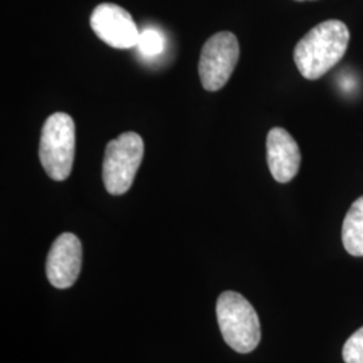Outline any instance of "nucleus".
<instances>
[{"label": "nucleus", "instance_id": "nucleus-1", "mask_svg": "<svg viewBox=\"0 0 363 363\" xmlns=\"http://www.w3.org/2000/svg\"><path fill=\"white\" fill-rule=\"evenodd\" d=\"M350 42L347 26L330 19L311 28L298 40L294 60L300 74L307 79L323 77L346 54Z\"/></svg>", "mask_w": 363, "mask_h": 363}, {"label": "nucleus", "instance_id": "nucleus-2", "mask_svg": "<svg viewBox=\"0 0 363 363\" xmlns=\"http://www.w3.org/2000/svg\"><path fill=\"white\" fill-rule=\"evenodd\" d=\"M216 311L220 334L229 347L240 354H247L259 346V315L242 295L233 291L220 294Z\"/></svg>", "mask_w": 363, "mask_h": 363}, {"label": "nucleus", "instance_id": "nucleus-3", "mask_svg": "<svg viewBox=\"0 0 363 363\" xmlns=\"http://www.w3.org/2000/svg\"><path fill=\"white\" fill-rule=\"evenodd\" d=\"M76 151L74 120L64 112L52 113L40 132L39 159L42 167L52 181L69 178Z\"/></svg>", "mask_w": 363, "mask_h": 363}, {"label": "nucleus", "instance_id": "nucleus-4", "mask_svg": "<svg viewBox=\"0 0 363 363\" xmlns=\"http://www.w3.org/2000/svg\"><path fill=\"white\" fill-rule=\"evenodd\" d=\"M144 155L143 139L135 132L121 133L105 148L103 181L109 194H125L135 181Z\"/></svg>", "mask_w": 363, "mask_h": 363}, {"label": "nucleus", "instance_id": "nucleus-5", "mask_svg": "<svg viewBox=\"0 0 363 363\" xmlns=\"http://www.w3.org/2000/svg\"><path fill=\"white\" fill-rule=\"evenodd\" d=\"M240 58V45L233 33H217L206 40L199 57V78L208 91L222 89L233 74Z\"/></svg>", "mask_w": 363, "mask_h": 363}, {"label": "nucleus", "instance_id": "nucleus-6", "mask_svg": "<svg viewBox=\"0 0 363 363\" xmlns=\"http://www.w3.org/2000/svg\"><path fill=\"white\" fill-rule=\"evenodd\" d=\"M94 34L113 49L136 48L140 31L132 15L113 3L99 4L91 15Z\"/></svg>", "mask_w": 363, "mask_h": 363}, {"label": "nucleus", "instance_id": "nucleus-7", "mask_svg": "<svg viewBox=\"0 0 363 363\" xmlns=\"http://www.w3.org/2000/svg\"><path fill=\"white\" fill-rule=\"evenodd\" d=\"M82 268V245L76 234L62 233L52 242L46 259L50 284L66 289L77 281Z\"/></svg>", "mask_w": 363, "mask_h": 363}, {"label": "nucleus", "instance_id": "nucleus-8", "mask_svg": "<svg viewBox=\"0 0 363 363\" xmlns=\"http://www.w3.org/2000/svg\"><path fill=\"white\" fill-rule=\"evenodd\" d=\"M267 159L274 181L288 183L298 175L301 155L295 139L284 128H272L267 138Z\"/></svg>", "mask_w": 363, "mask_h": 363}, {"label": "nucleus", "instance_id": "nucleus-9", "mask_svg": "<svg viewBox=\"0 0 363 363\" xmlns=\"http://www.w3.org/2000/svg\"><path fill=\"white\" fill-rule=\"evenodd\" d=\"M343 247L351 256H363V196L349 208L342 226Z\"/></svg>", "mask_w": 363, "mask_h": 363}, {"label": "nucleus", "instance_id": "nucleus-10", "mask_svg": "<svg viewBox=\"0 0 363 363\" xmlns=\"http://www.w3.org/2000/svg\"><path fill=\"white\" fill-rule=\"evenodd\" d=\"M136 48L144 57H156L164 50V38L156 28H145L140 33Z\"/></svg>", "mask_w": 363, "mask_h": 363}, {"label": "nucleus", "instance_id": "nucleus-11", "mask_svg": "<svg viewBox=\"0 0 363 363\" xmlns=\"http://www.w3.org/2000/svg\"><path fill=\"white\" fill-rule=\"evenodd\" d=\"M343 361L363 363V327L355 331L343 346Z\"/></svg>", "mask_w": 363, "mask_h": 363}, {"label": "nucleus", "instance_id": "nucleus-12", "mask_svg": "<svg viewBox=\"0 0 363 363\" xmlns=\"http://www.w3.org/2000/svg\"><path fill=\"white\" fill-rule=\"evenodd\" d=\"M296 1H307V0H296Z\"/></svg>", "mask_w": 363, "mask_h": 363}]
</instances>
